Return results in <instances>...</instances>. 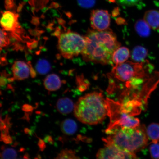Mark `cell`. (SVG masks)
Segmentation results:
<instances>
[{
  "mask_svg": "<svg viewBox=\"0 0 159 159\" xmlns=\"http://www.w3.org/2000/svg\"><path fill=\"white\" fill-rule=\"evenodd\" d=\"M75 105L71 99L67 97H63L57 101L56 108L60 114L67 115L72 112L74 109Z\"/></svg>",
  "mask_w": 159,
  "mask_h": 159,
  "instance_id": "obj_11",
  "label": "cell"
},
{
  "mask_svg": "<svg viewBox=\"0 0 159 159\" xmlns=\"http://www.w3.org/2000/svg\"><path fill=\"white\" fill-rule=\"evenodd\" d=\"M142 1V0H117L119 4L126 7L134 6Z\"/></svg>",
  "mask_w": 159,
  "mask_h": 159,
  "instance_id": "obj_25",
  "label": "cell"
},
{
  "mask_svg": "<svg viewBox=\"0 0 159 159\" xmlns=\"http://www.w3.org/2000/svg\"><path fill=\"white\" fill-rule=\"evenodd\" d=\"M9 39L7 33L2 29L1 30V48L5 47L9 44Z\"/></svg>",
  "mask_w": 159,
  "mask_h": 159,
  "instance_id": "obj_23",
  "label": "cell"
},
{
  "mask_svg": "<svg viewBox=\"0 0 159 159\" xmlns=\"http://www.w3.org/2000/svg\"><path fill=\"white\" fill-rule=\"evenodd\" d=\"M17 157L16 152L14 149L10 148H3L1 153L2 159H15Z\"/></svg>",
  "mask_w": 159,
  "mask_h": 159,
  "instance_id": "obj_21",
  "label": "cell"
},
{
  "mask_svg": "<svg viewBox=\"0 0 159 159\" xmlns=\"http://www.w3.org/2000/svg\"><path fill=\"white\" fill-rule=\"evenodd\" d=\"M36 69L39 74L44 75L48 73L51 68L48 61L45 59H40L36 65Z\"/></svg>",
  "mask_w": 159,
  "mask_h": 159,
  "instance_id": "obj_18",
  "label": "cell"
},
{
  "mask_svg": "<svg viewBox=\"0 0 159 159\" xmlns=\"http://www.w3.org/2000/svg\"><path fill=\"white\" fill-rule=\"evenodd\" d=\"M90 24L93 30L102 31L109 29L110 16L108 11L102 9L93 10L91 11Z\"/></svg>",
  "mask_w": 159,
  "mask_h": 159,
  "instance_id": "obj_8",
  "label": "cell"
},
{
  "mask_svg": "<svg viewBox=\"0 0 159 159\" xmlns=\"http://www.w3.org/2000/svg\"><path fill=\"white\" fill-rule=\"evenodd\" d=\"M80 6L84 8H89L95 5V0H77Z\"/></svg>",
  "mask_w": 159,
  "mask_h": 159,
  "instance_id": "obj_24",
  "label": "cell"
},
{
  "mask_svg": "<svg viewBox=\"0 0 159 159\" xmlns=\"http://www.w3.org/2000/svg\"><path fill=\"white\" fill-rule=\"evenodd\" d=\"M148 53V51L145 48L138 46L133 49L131 58L134 62H142L145 61Z\"/></svg>",
  "mask_w": 159,
  "mask_h": 159,
  "instance_id": "obj_15",
  "label": "cell"
},
{
  "mask_svg": "<svg viewBox=\"0 0 159 159\" xmlns=\"http://www.w3.org/2000/svg\"><path fill=\"white\" fill-rule=\"evenodd\" d=\"M130 55V51L127 48L120 47L113 53L111 62L114 65V66L124 63L126 61Z\"/></svg>",
  "mask_w": 159,
  "mask_h": 159,
  "instance_id": "obj_10",
  "label": "cell"
},
{
  "mask_svg": "<svg viewBox=\"0 0 159 159\" xmlns=\"http://www.w3.org/2000/svg\"><path fill=\"white\" fill-rule=\"evenodd\" d=\"M74 113L76 118L83 124H99L108 115L106 99L101 93H89L79 98L75 104Z\"/></svg>",
  "mask_w": 159,
  "mask_h": 159,
  "instance_id": "obj_2",
  "label": "cell"
},
{
  "mask_svg": "<svg viewBox=\"0 0 159 159\" xmlns=\"http://www.w3.org/2000/svg\"><path fill=\"white\" fill-rule=\"evenodd\" d=\"M148 139L146 127L140 125L134 128L119 129L109 134L103 140L105 144L112 145L126 152L135 153L146 148Z\"/></svg>",
  "mask_w": 159,
  "mask_h": 159,
  "instance_id": "obj_3",
  "label": "cell"
},
{
  "mask_svg": "<svg viewBox=\"0 0 159 159\" xmlns=\"http://www.w3.org/2000/svg\"><path fill=\"white\" fill-rule=\"evenodd\" d=\"M61 85V79L57 75H49L44 79V87L48 91H57L60 88Z\"/></svg>",
  "mask_w": 159,
  "mask_h": 159,
  "instance_id": "obj_12",
  "label": "cell"
},
{
  "mask_svg": "<svg viewBox=\"0 0 159 159\" xmlns=\"http://www.w3.org/2000/svg\"><path fill=\"white\" fill-rule=\"evenodd\" d=\"M61 129L63 134L70 136L74 134L76 132L77 130V124L72 119H66L61 123Z\"/></svg>",
  "mask_w": 159,
  "mask_h": 159,
  "instance_id": "obj_14",
  "label": "cell"
},
{
  "mask_svg": "<svg viewBox=\"0 0 159 159\" xmlns=\"http://www.w3.org/2000/svg\"><path fill=\"white\" fill-rule=\"evenodd\" d=\"M135 29L137 33L140 36L146 37L150 34V27L144 20H139L135 25Z\"/></svg>",
  "mask_w": 159,
  "mask_h": 159,
  "instance_id": "obj_16",
  "label": "cell"
},
{
  "mask_svg": "<svg viewBox=\"0 0 159 159\" xmlns=\"http://www.w3.org/2000/svg\"><path fill=\"white\" fill-rule=\"evenodd\" d=\"M80 158L76 155L75 151L68 149H65L57 154L56 159H74Z\"/></svg>",
  "mask_w": 159,
  "mask_h": 159,
  "instance_id": "obj_19",
  "label": "cell"
},
{
  "mask_svg": "<svg viewBox=\"0 0 159 159\" xmlns=\"http://www.w3.org/2000/svg\"><path fill=\"white\" fill-rule=\"evenodd\" d=\"M108 115L110 123L105 133L110 134L119 129L124 128H134L140 125L139 119L130 116L124 112L118 101L107 98Z\"/></svg>",
  "mask_w": 159,
  "mask_h": 159,
  "instance_id": "obj_4",
  "label": "cell"
},
{
  "mask_svg": "<svg viewBox=\"0 0 159 159\" xmlns=\"http://www.w3.org/2000/svg\"><path fill=\"white\" fill-rule=\"evenodd\" d=\"M19 15L9 11L3 13L1 19L2 28L6 31L12 33L15 37L20 39L19 34L21 32V27L18 22Z\"/></svg>",
  "mask_w": 159,
  "mask_h": 159,
  "instance_id": "obj_7",
  "label": "cell"
},
{
  "mask_svg": "<svg viewBox=\"0 0 159 159\" xmlns=\"http://www.w3.org/2000/svg\"><path fill=\"white\" fill-rule=\"evenodd\" d=\"M144 20L151 28L159 30V11L154 10H149L145 13Z\"/></svg>",
  "mask_w": 159,
  "mask_h": 159,
  "instance_id": "obj_13",
  "label": "cell"
},
{
  "mask_svg": "<svg viewBox=\"0 0 159 159\" xmlns=\"http://www.w3.org/2000/svg\"><path fill=\"white\" fill-rule=\"evenodd\" d=\"M104 148L98 150L96 155L98 159H136L134 153L126 152L112 145L105 144Z\"/></svg>",
  "mask_w": 159,
  "mask_h": 159,
  "instance_id": "obj_6",
  "label": "cell"
},
{
  "mask_svg": "<svg viewBox=\"0 0 159 159\" xmlns=\"http://www.w3.org/2000/svg\"><path fill=\"white\" fill-rule=\"evenodd\" d=\"M51 0H29V3L35 11H37L45 7Z\"/></svg>",
  "mask_w": 159,
  "mask_h": 159,
  "instance_id": "obj_20",
  "label": "cell"
},
{
  "mask_svg": "<svg viewBox=\"0 0 159 159\" xmlns=\"http://www.w3.org/2000/svg\"><path fill=\"white\" fill-rule=\"evenodd\" d=\"M86 45L85 37L78 33L70 31L59 36L58 47L65 58L70 59L81 54Z\"/></svg>",
  "mask_w": 159,
  "mask_h": 159,
  "instance_id": "obj_5",
  "label": "cell"
},
{
  "mask_svg": "<svg viewBox=\"0 0 159 159\" xmlns=\"http://www.w3.org/2000/svg\"><path fill=\"white\" fill-rule=\"evenodd\" d=\"M13 77L18 80H23L29 76L30 67L24 61H15L12 66Z\"/></svg>",
  "mask_w": 159,
  "mask_h": 159,
  "instance_id": "obj_9",
  "label": "cell"
},
{
  "mask_svg": "<svg viewBox=\"0 0 159 159\" xmlns=\"http://www.w3.org/2000/svg\"><path fill=\"white\" fill-rule=\"evenodd\" d=\"M85 37L86 47L81 55L86 61L108 64L114 52L120 47L116 36L109 29L102 31L89 30Z\"/></svg>",
  "mask_w": 159,
  "mask_h": 159,
  "instance_id": "obj_1",
  "label": "cell"
},
{
  "mask_svg": "<svg viewBox=\"0 0 159 159\" xmlns=\"http://www.w3.org/2000/svg\"><path fill=\"white\" fill-rule=\"evenodd\" d=\"M147 132L149 140L152 143L159 142V124L152 123L149 125L147 129Z\"/></svg>",
  "mask_w": 159,
  "mask_h": 159,
  "instance_id": "obj_17",
  "label": "cell"
},
{
  "mask_svg": "<svg viewBox=\"0 0 159 159\" xmlns=\"http://www.w3.org/2000/svg\"><path fill=\"white\" fill-rule=\"evenodd\" d=\"M149 148L150 156L152 159H159V144L152 143Z\"/></svg>",
  "mask_w": 159,
  "mask_h": 159,
  "instance_id": "obj_22",
  "label": "cell"
}]
</instances>
